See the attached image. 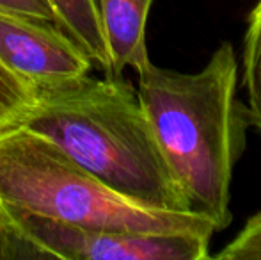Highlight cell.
<instances>
[{
	"mask_svg": "<svg viewBox=\"0 0 261 260\" xmlns=\"http://www.w3.org/2000/svg\"><path fill=\"white\" fill-rule=\"evenodd\" d=\"M137 75L142 109L189 210L208 218L217 232L227 228L231 180L251 129L245 102L238 98L233 45L220 43L196 73L149 63Z\"/></svg>",
	"mask_w": 261,
	"mask_h": 260,
	"instance_id": "obj_1",
	"label": "cell"
},
{
	"mask_svg": "<svg viewBox=\"0 0 261 260\" xmlns=\"http://www.w3.org/2000/svg\"><path fill=\"white\" fill-rule=\"evenodd\" d=\"M34 89V102L14 127L45 135L123 195L149 207L189 210L137 89L123 75L86 73Z\"/></svg>",
	"mask_w": 261,
	"mask_h": 260,
	"instance_id": "obj_2",
	"label": "cell"
},
{
	"mask_svg": "<svg viewBox=\"0 0 261 260\" xmlns=\"http://www.w3.org/2000/svg\"><path fill=\"white\" fill-rule=\"evenodd\" d=\"M0 205L103 232H217L190 210L158 208L116 191L45 135L0 130Z\"/></svg>",
	"mask_w": 261,
	"mask_h": 260,
	"instance_id": "obj_3",
	"label": "cell"
},
{
	"mask_svg": "<svg viewBox=\"0 0 261 260\" xmlns=\"http://www.w3.org/2000/svg\"><path fill=\"white\" fill-rule=\"evenodd\" d=\"M11 223L46 258L62 260H206L212 235L189 232H103L68 225L0 205Z\"/></svg>",
	"mask_w": 261,
	"mask_h": 260,
	"instance_id": "obj_4",
	"label": "cell"
},
{
	"mask_svg": "<svg viewBox=\"0 0 261 260\" xmlns=\"http://www.w3.org/2000/svg\"><path fill=\"white\" fill-rule=\"evenodd\" d=\"M0 63L32 86L89 73L93 61L54 21L0 13Z\"/></svg>",
	"mask_w": 261,
	"mask_h": 260,
	"instance_id": "obj_5",
	"label": "cell"
},
{
	"mask_svg": "<svg viewBox=\"0 0 261 260\" xmlns=\"http://www.w3.org/2000/svg\"><path fill=\"white\" fill-rule=\"evenodd\" d=\"M110 56V75L149 64L146 25L153 0H96Z\"/></svg>",
	"mask_w": 261,
	"mask_h": 260,
	"instance_id": "obj_6",
	"label": "cell"
},
{
	"mask_svg": "<svg viewBox=\"0 0 261 260\" xmlns=\"http://www.w3.org/2000/svg\"><path fill=\"white\" fill-rule=\"evenodd\" d=\"M55 14V23L71 36L84 52L110 75V56L96 0H46Z\"/></svg>",
	"mask_w": 261,
	"mask_h": 260,
	"instance_id": "obj_7",
	"label": "cell"
},
{
	"mask_svg": "<svg viewBox=\"0 0 261 260\" xmlns=\"http://www.w3.org/2000/svg\"><path fill=\"white\" fill-rule=\"evenodd\" d=\"M238 66L251 127L261 134V0L256 2L254 9L249 13Z\"/></svg>",
	"mask_w": 261,
	"mask_h": 260,
	"instance_id": "obj_8",
	"label": "cell"
},
{
	"mask_svg": "<svg viewBox=\"0 0 261 260\" xmlns=\"http://www.w3.org/2000/svg\"><path fill=\"white\" fill-rule=\"evenodd\" d=\"M32 84L14 75L0 63V130L11 129L34 102Z\"/></svg>",
	"mask_w": 261,
	"mask_h": 260,
	"instance_id": "obj_9",
	"label": "cell"
},
{
	"mask_svg": "<svg viewBox=\"0 0 261 260\" xmlns=\"http://www.w3.org/2000/svg\"><path fill=\"white\" fill-rule=\"evenodd\" d=\"M217 260H261V210L249 216L240 232L213 255Z\"/></svg>",
	"mask_w": 261,
	"mask_h": 260,
	"instance_id": "obj_10",
	"label": "cell"
},
{
	"mask_svg": "<svg viewBox=\"0 0 261 260\" xmlns=\"http://www.w3.org/2000/svg\"><path fill=\"white\" fill-rule=\"evenodd\" d=\"M6 258H46V255L18 230L0 208V260Z\"/></svg>",
	"mask_w": 261,
	"mask_h": 260,
	"instance_id": "obj_11",
	"label": "cell"
},
{
	"mask_svg": "<svg viewBox=\"0 0 261 260\" xmlns=\"http://www.w3.org/2000/svg\"><path fill=\"white\" fill-rule=\"evenodd\" d=\"M0 13L29 16L55 23V14L46 0H0Z\"/></svg>",
	"mask_w": 261,
	"mask_h": 260,
	"instance_id": "obj_12",
	"label": "cell"
}]
</instances>
